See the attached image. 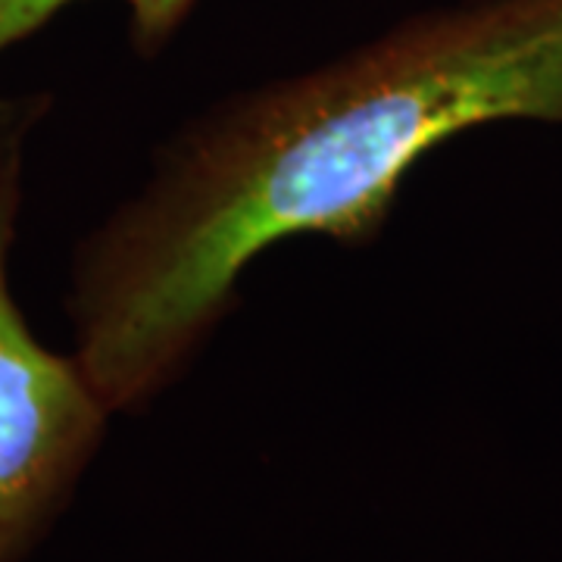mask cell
<instances>
[{"mask_svg": "<svg viewBox=\"0 0 562 562\" xmlns=\"http://www.w3.org/2000/svg\"><path fill=\"white\" fill-rule=\"evenodd\" d=\"M562 122V0H469L220 103L76 250V360L110 413L179 379L266 247L369 244L409 169L469 128Z\"/></svg>", "mask_w": 562, "mask_h": 562, "instance_id": "cell-1", "label": "cell"}, {"mask_svg": "<svg viewBox=\"0 0 562 562\" xmlns=\"http://www.w3.org/2000/svg\"><path fill=\"white\" fill-rule=\"evenodd\" d=\"M44 98L0 101V562H22L57 525L110 419L76 357L35 338L10 288L22 144Z\"/></svg>", "mask_w": 562, "mask_h": 562, "instance_id": "cell-2", "label": "cell"}, {"mask_svg": "<svg viewBox=\"0 0 562 562\" xmlns=\"http://www.w3.org/2000/svg\"><path fill=\"white\" fill-rule=\"evenodd\" d=\"M76 0H0V54L41 32ZM132 13V44L140 57H154L188 20L198 0H122Z\"/></svg>", "mask_w": 562, "mask_h": 562, "instance_id": "cell-3", "label": "cell"}]
</instances>
